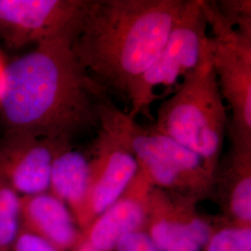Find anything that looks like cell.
<instances>
[{"label":"cell","instance_id":"6da1fadb","mask_svg":"<svg viewBox=\"0 0 251 251\" xmlns=\"http://www.w3.org/2000/svg\"><path fill=\"white\" fill-rule=\"evenodd\" d=\"M72 36L34 47L8 63L0 117L6 131L70 141L99 129L101 107L111 98L81 67Z\"/></svg>","mask_w":251,"mask_h":251},{"label":"cell","instance_id":"7a4b0ae2","mask_svg":"<svg viewBox=\"0 0 251 251\" xmlns=\"http://www.w3.org/2000/svg\"><path fill=\"white\" fill-rule=\"evenodd\" d=\"M185 0H87L71 40L99 88L127 101L135 81L161 52Z\"/></svg>","mask_w":251,"mask_h":251},{"label":"cell","instance_id":"3957f363","mask_svg":"<svg viewBox=\"0 0 251 251\" xmlns=\"http://www.w3.org/2000/svg\"><path fill=\"white\" fill-rule=\"evenodd\" d=\"M229 125L212 59L188 75L171 96L162 100L154 130L197 153L215 174Z\"/></svg>","mask_w":251,"mask_h":251},{"label":"cell","instance_id":"277c9868","mask_svg":"<svg viewBox=\"0 0 251 251\" xmlns=\"http://www.w3.org/2000/svg\"><path fill=\"white\" fill-rule=\"evenodd\" d=\"M100 118L132 152L139 170L152 186L198 200L212 191L214 174L197 153L151 126L139 124L111 98L103 102Z\"/></svg>","mask_w":251,"mask_h":251},{"label":"cell","instance_id":"5b68a950","mask_svg":"<svg viewBox=\"0 0 251 251\" xmlns=\"http://www.w3.org/2000/svg\"><path fill=\"white\" fill-rule=\"evenodd\" d=\"M211 55L204 0H185L161 52L129 90L128 116L136 119L143 114L153 122L150 107L156 101V90H162L159 99L171 96L188 75L211 61Z\"/></svg>","mask_w":251,"mask_h":251},{"label":"cell","instance_id":"8992f818","mask_svg":"<svg viewBox=\"0 0 251 251\" xmlns=\"http://www.w3.org/2000/svg\"><path fill=\"white\" fill-rule=\"evenodd\" d=\"M212 44V65L222 97L231 110V144L251 147V35L239 32L220 13L216 1L204 0Z\"/></svg>","mask_w":251,"mask_h":251},{"label":"cell","instance_id":"52a82bcc","mask_svg":"<svg viewBox=\"0 0 251 251\" xmlns=\"http://www.w3.org/2000/svg\"><path fill=\"white\" fill-rule=\"evenodd\" d=\"M87 0H0V39L19 50L73 36Z\"/></svg>","mask_w":251,"mask_h":251},{"label":"cell","instance_id":"ba28073f","mask_svg":"<svg viewBox=\"0 0 251 251\" xmlns=\"http://www.w3.org/2000/svg\"><path fill=\"white\" fill-rule=\"evenodd\" d=\"M198 199L152 186L145 233L160 251H201L214 230L197 210Z\"/></svg>","mask_w":251,"mask_h":251},{"label":"cell","instance_id":"9c48e42d","mask_svg":"<svg viewBox=\"0 0 251 251\" xmlns=\"http://www.w3.org/2000/svg\"><path fill=\"white\" fill-rule=\"evenodd\" d=\"M96 133L97 137L89 156L90 182L86 205V229L117 201L139 171L132 152L113 127L101 118Z\"/></svg>","mask_w":251,"mask_h":251},{"label":"cell","instance_id":"30bf717a","mask_svg":"<svg viewBox=\"0 0 251 251\" xmlns=\"http://www.w3.org/2000/svg\"><path fill=\"white\" fill-rule=\"evenodd\" d=\"M62 141L6 131L0 141V172L20 197L49 192L54 155Z\"/></svg>","mask_w":251,"mask_h":251},{"label":"cell","instance_id":"8fae6325","mask_svg":"<svg viewBox=\"0 0 251 251\" xmlns=\"http://www.w3.org/2000/svg\"><path fill=\"white\" fill-rule=\"evenodd\" d=\"M152 185L139 170L117 201L83 232V238L100 251H112L126 234L144 231Z\"/></svg>","mask_w":251,"mask_h":251},{"label":"cell","instance_id":"7c38bea8","mask_svg":"<svg viewBox=\"0 0 251 251\" xmlns=\"http://www.w3.org/2000/svg\"><path fill=\"white\" fill-rule=\"evenodd\" d=\"M20 221L59 251L75 249L83 238L69 208L49 192L21 197Z\"/></svg>","mask_w":251,"mask_h":251},{"label":"cell","instance_id":"4fadbf2b","mask_svg":"<svg viewBox=\"0 0 251 251\" xmlns=\"http://www.w3.org/2000/svg\"><path fill=\"white\" fill-rule=\"evenodd\" d=\"M89 182V156L75 148L72 142L62 141L54 155L49 193L69 208L83 232L87 227L86 205Z\"/></svg>","mask_w":251,"mask_h":251},{"label":"cell","instance_id":"5bb4252c","mask_svg":"<svg viewBox=\"0 0 251 251\" xmlns=\"http://www.w3.org/2000/svg\"><path fill=\"white\" fill-rule=\"evenodd\" d=\"M219 198L233 225L251 227V147L230 143L214 174Z\"/></svg>","mask_w":251,"mask_h":251},{"label":"cell","instance_id":"9a60e30c","mask_svg":"<svg viewBox=\"0 0 251 251\" xmlns=\"http://www.w3.org/2000/svg\"><path fill=\"white\" fill-rule=\"evenodd\" d=\"M20 199L0 172V251H9L21 228Z\"/></svg>","mask_w":251,"mask_h":251},{"label":"cell","instance_id":"2e32d148","mask_svg":"<svg viewBox=\"0 0 251 251\" xmlns=\"http://www.w3.org/2000/svg\"><path fill=\"white\" fill-rule=\"evenodd\" d=\"M206 251H251V228L230 226L214 231Z\"/></svg>","mask_w":251,"mask_h":251},{"label":"cell","instance_id":"e0dca14e","mask_svg":"<svg viewBox=\"0 0 251 251\" xmlns=\"http://www.w3.org/2000/svg\"><path fill=\"white\" fill-rule=\"evenodd\" d=\"M220 13L239 32L251 35V0L216 1Z\"/></svg>","mask_w":251,"mask_h":251},{"label":"cell","instance_id":"ac0fdd59","mask_svg":"<svg viewBox=\"0 0 251 251\" xmlns=\"http://www.w3.org/2000/svg\"><path fill=\"white\" fill-rule=\"evenodd\" d=\"M9 251H59L51 244L35 233L20 228Z\"/></svg>","mask_w":251,"mask_h":251},{"label":"cell","instance_id":"d6986e66","mask_svg":"<svg viewBox=\"0 0 251 251\" xmlns=\"http://www.w3.org/2000/svg\"><path fill=\"white\" fill-rule=\"evenodd\" d=\"M115 251H160L144 231L126 234L117 242Z\"/></svg>","mask_w":251,"mask_h":251},{"label":"cell","instance_id":"ffe728a7","mask_svg":"<svg viewBox=\"0 0 251 251\" xmlns=\"http://www.w3.org/2000/svg\"><path fill=\"white\" fill-rule=\"evenodd\" d=\"M7 66H8V62L5 60L4 56L0 52V101L4 95L5 88H6Z\"/></svg>","mask_w":251,"mask_h":251},{"label":"cell","instance_id":"44dd1931","mask_svg":"<svg viewBox=\"0 0 251 251\" xmlns=\"http://www.w3.org/2000/svg\"><path fill=\"white\" fill-rule=\"evenodd\" d=\"M73 251H100L97 248H95L94 246H92L90 243L88 242L87 240H85L84 238H82L79 244L73 249Z\"/></svg>","mask_w":251,"mask_h":251}]
</instances>
